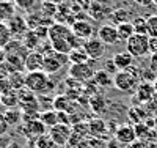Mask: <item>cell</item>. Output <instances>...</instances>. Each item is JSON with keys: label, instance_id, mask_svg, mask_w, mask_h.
<instances>
[{"label": "cell", "instance_id": "39", "mask_svg": "<svg viewBox=\"0 0 157 148\" xmlns=\"http://www.w3.org/2000/svg\"><path fill=\"white\" fill-rule=\"evenodd\" d=\"M134 2L137 5H140V6H151V5H154L152 0H134Z\"/></svg>", "mask_w": 157, "mask_h": 148}, {"label": "cell", "instance_id": "26", "mask_svg": "<svg viewBox=\"0 0 157 148\" xmlns=\"http://www.w3.org/2000/svg\"><path fill=\"white\" fill-rule=\"evenodd\" d=\"M0 104L3 107H8V109H14V107L19 106V91L13 90L8 95H3L2 99H0Z\"/></svg>", "mask_w": 157, "mask_h": 148}, {"label": "cell", "instance_id": "2", "mask_svg": "<svg viewBox=\"0 0 157 148\" xmlns=\"http://www.w3.org/2000/svg\"><path fill=\"white\" fill-rule=\"evenodd\" d=\"M25 88L35 95H46V93L54 90V82L47 73L44 71H35L25 74Z\"/></svg>", "mask_w": 157, "mask_h": 148}, {"label": "cell", "instance_id": "13", "mask_svg": "<svg viewBox=\"0 0 157 148\" xmlns=\"http://www.w3.org/2000/svg\"><path fill=\"white\" fill-rule=\"evenodd\" d=\"M6 25H8V29H10L13 38H14V36H16V38L24 36L25 33L30 30L29 25H27V19L22 18V16H19V14H16L14 18H11V19L6 22Z\"/></svg>", "mask_w": 157, "mask_h": 148}, {"label": "cell", "instance_id": "9", "mask_svg": "<svg viewBox=\"0 0 157 148\" xmlns=\"http://www.w3.org/2000/svg\"><path fill=\"white\" fill-rule=\"evenodd\" d=\"M49 136L52 137L55 146H64L72 139V126L64 125V123H58L54 128L49 129Z\"/></svg>", "mask_w": 157, "mask_h": 148}, {"label": "cell", "instance_id": "36", "mask_svg": "<svg viewBox=\"0 0 157 148\" xmlns=\"http://www.w3.org/2000/svg\"><path fill=\"white\" fill-rule=\"evenodd\" d=\"M8 129H10V125H8L6 118H5V114L0 112V136H5V134L8 132Z\"/></svg>", "mask_w": 157, "mask_h": 148}, {"label": "cell", "instance_id": "30", "mask_svg": "<svg viewBox=\"0 0 157 148\" xmlns=\"http://www.w3.org/2000/svg\"><path fill=\"white\" fill-rule=\"evenodd\" d=\"M146 30L149 38H157V14H149L146 18Z\"/></svg>", "mask_w": 157, "mask_h": 148}, {"label": "cell", "instance_id": "20", "mask_svg": "<svg viewBox=\"0 0 157 148\" xmlns=\"http://www.w3.org/2000/svg\"><path fill=\"white\" fill-rule=\"evenodd\" d=\"M93 82L96 87L105 88V87H112L113 85V76L110 73H107L105 70H96V74L93 77Z\"/></svg>", "mask_w": 157, "mask_h": 148}, {"label": "cell", "instance_id": "31", "mask_svg": "<svg viewBox=\"0 0 157 148\" xmlns=\"http://www.w3.org/2000/svg\"><path fill=\"white\" fill-rule=\"evenodd\" d=\"M33 145H35V148H54L55 146L54 140H52V137L49 136V132L43 134L41 137H38Z\"/></svg>", "mask_w": 157, "mask_h": 148}, {"label": "cell", "instance_id": "25", "mask_svg": "<svg viewBox=\"0 0 157 148\" xmlns=\"http://www.w3.org/2000/svg\"><path fill=\"white\" fill-rule=\"evenodd\" d=\"M8 79H10V82H11V85H13V90L21 91V90L25 88V76H24L21 71H13V73H10Z\"/></svg>", "mask_w": 157, "mask_h": 148}, {"label": "cell", "instance_id": "4", "mask_svg": "<svg viewBox=\"0 0 157 148\" xmlns=\"http://www.w3.org/2000/svg\"><path fill=\"white\" fill-rule=\"evenodd\" d=\"M126 50L134 58L146 57L149 54V36L148 35H138L135 33L132 38L126 41Z\"/></svg>", "mask_w": 157, "mask_h": 148}, {"label": "cell", "instance_id": "14", "mask_svg": "<svg viewBox=\"0 0 157 148\" xmlns=\"http://www.w3.org/2000/svg\"><path fill=\"white\" fill-rule=\"evenodd\" d=\"M71 30L74 32V35L77 36V38H80V39H90V38H93V35H94V27H93V24L91 22H88V21H75L74 24H72V27H71Z\"/></svg>", "mask_w": 157, "mask_h": 148}, {"label": "cell", "instance_id": "40", "mask_svg": "<svg viewBox=\"0 0 157 148\" xmlns=\"http://www.w3.org/2000/svg\"><path fill=\"white\" fill-rule=\"evenodd\" d=\"M6 54H5V47H0V63H5Z\"/></svg>", "mask_w": 157, "mask_h": 148}, {"label": "cell", "instance_id": "22", "mask_svg": "<svg viewBox=\"0 0 157 148\" xmlns=\"http://www.w3.org/2000/svg\"><path fill=\"white\" fill-rule=\"evenodd\" d=\"M68 57H69V63H71V65L88 63V62H91V58L88 57V54L85 52L83 46H82V47H77V49H74V50H71Z\"/></svg>", "mask_w": 157, "mask_h": 148}, {"label": "cell", "instance_id": "3", "mask_svg": "<svg viewBox=\"0 0 157 148\" xmlns=\"http://www.w3.org/2000/svg\"><path fill=\"white\" fill-rule=\"evenodd\" d=\"M138 74L140 73L137 71L135 66H132V68H129L126 71H118L113 76V87L123 93H132L140 85V76Z\"/></svg>", "mask_w": 157, "mask_h": 148}, {"label": "cell", "instance_id": "5", "mask_svg": "<svg viewBox=\"0 0 157 148\" xmlns=\"http://www.w3.org/2000/svg\"><path fill=\"white\" fill-rule=\"evenodd\" d=\"M96 74V70L93 66V60L88 63H77V65H71L68 68V76L80 84H85L88 80H93Z\"/></svg>", "mask_w": 157, "mask_h": 148}, {"label": "cell", "instance_id": "38", "mask_svg": "<svg viewBox=\"0 0 157 148\" xmlns=\"http://www.w3.org/2000/svg\"><path fill=\"white\" fill-rule=\"evenodd\" d=\"M149 54H157V38H149Z\"/></svg>", "mask_w": 157, "mask_h": 148}, {"label": "cell", "instance_id": "16", "mask_svg": "<svg viewBox=\"0 0 157 148\" xmlns=\"http://www.w3.org/2000/svg\"><path fill=\"white\" fill-rule=\"evenodd\" d=\"M112 60H113V63H115L118 71H126V70H129V68H132V66H134V60L135 58L130 55L127 50H124V52L115 54V55L112 57Z\"/></svg>", "mask_w": 157, "mask_h": 148}, {"label": "cell", "instance_id": "27", "mask_svg": "<svg viewBox=\"0 0 157 148\" xmlns=\"http://www.w3.org/2000/svg\"><path fill=\"white\" fill-rule=\"evenodd\" d=\"M110 19H112V22H113L115 25H120V24H124V22H130V21H129V19H130V14H129L127 10L120 8V10L112 11Z\"/></svg>", "mask_w": 157, "mask_h": 148}, {"label": "cell", "instance_id": "17", "mask_svg": "<svg viewBox=\"0 0 157 148\" xmlns=\"http://www.w3.org/2000/svg\"><path fill=\"white\" fill-rule=\"evenodd\" d=\"M135 95H137V98H138L140 101H143V102L151 101V99L154 98V95H155V87H154V84H151V82H141V84L137 87V90H135Z\"/></svg>", "mask_w": 157, "mask_h": 148}, {"label": "cell", "instance_id": "37", "mask_svg": "<svg viewBox=\"0 0 157 148\" xmlns=\"http://www.w3.org/2000/svg\"><path fill=\"white\" fill-rule=\"evenodd\" d=\"M104 70H105L107 73H110L112 76H115L116 73H118V70H116V66H115V63H113V60L110 58L107 63H105V66H104Z\"/></svg>", "mask_w": 157, "mask_h": 148}, {"label": "cell", "instance_id": "24", "mask_svg": "<svg viewBox=\"0 0 157 148\" xmlns=\"http://www.w3.org/2000/svg\"><path fill=\"white\" fill-rule=\"evenodd\" d=\"M116 30H118V35H120L121 41H127L129 38H132L135 35V29H134L132 22H124V24L116 25Z\"/></svg>", "mask_w": 157, "mask_h": 148}, {"label": "cell", "instance_id": "7", "mask_svg": "<svg viewBox=\"0 0 157 148\" xmlns=\"http://www.w3.org/2000/svg\"><path fill=\"white\" fill-rule=\"evenodd\" d=\"M19 109L22 110L24 115H30V117H38L39 115V101L36 98L35 93L32 91H19Z\"/></svg>", "mask_w": 157, "mask_h": 148}, {"label": "cell", "instance_id": "42", "mask_svg": "<svg viewBox=\"0 0 157 148\" xmlns=\"http://www.w3.org/2000/svg\"><path fill=\"white\" fill-rule=\"evenodd\" d=\"M96 148H109L107 145H99V146H96Z\"/></svg>", "mask_w": 157, "mask_h": 148}, {"label": "cell", "instance_id": "1", "mask_svg": "<svg viewBox=\"0 0 157 148\" xmlns=\"http://www.w3.org/2000/svg\"><path fill=\"white\" fill-rule=\"evenodd\" d=\"M29 52L30 50L25 47V44L22 41H19V39H14V38H13L11 41L5 46V54H6L5 63L10 68V73L24 70L25 58H27Z\"/></svg>", "mask_w": 157, "mask_h": 148}, {"label": "cell", "instance_id": "11", "mask_svg": "<svg viewBox=\"0 0 157 148\" xmlns=\"http://www.w3.org/2000/svg\"><path fill=\"white\" fill-rule=\"evenodd\" d=\"M83 49H85V52L88 54V57L91 60H101L104 57V54H105L107 46L104 44L99 38L93 36V38L86 39V41L83 43Z\"/></svg>", "mask_w": 157, "mask_h": 148}, {"label": "cell", "instance_id": "23", "mask_svg": "<svg viewBox=\"0 0 157 148\" xmlns=\"http://www.w3.org/2000/svg\"><path fill=\"white\" fill-rule=\"evenodd\" d=\"M3 114H5V118H6L10 128L11 126H17L21 122H24V120H22L24 118V114H22L21 109H6Z\"/></svg>", "mask_w": 157, "mask_h": 148}, {"label": "cell", "instance_id": "12", "mask_svg": "<svg viewBox=\"0 0 157 148\" xmlns=\"http://www.w3.org/2000/svg\"><path fill=\"white\" fill-rule=\"evenodd\" d=\"M43 68H44V54L39 50H30L27 58H25L24 70H27V73H35V71H43Z\"/></svg>", "mask_w": 157, "mask_h": 148}, {"label": "cell", "instance_id": "44", "mask_svg": "<svg viewBox=\"0 0 157 148\" xmlns=\"http://www.w3.org/2000/svg\"><path fill=\"white\" fill-rule=\"evenodd\" d=\"M152 3H154V6H157V0H152Z\"/></svg>", "mask_w": 157, "mask_h": 148}, {"label": "cell", "instance_id": "33", "mask_svg": "<svg viewBox=\"0 0 157 148\" xmlns=\"http://www.w3.org/2000/svg\"><path fill=\"white\" fill-rule=\"evenodd\" d=\"M104 8H107V6L99 5V3H94L93 6H91V10H90L91 16H93L96 21H101V19H104V18H105V14H104V13H101V10H104Z\"/></svg>", "mask_w": 157, "mask_h": 148}, {"label": "cell", "instance_id": "34", "mask_svg": "<svg viewBox=\"0 0 157 148\" xmlns=\"http://www.w3.org/2000/svg\"><path fill=\"white\" fill-rule=\"evenodd\" d=\"M16 3L19 5V8H21V10L32 11V13H33V10L36 8V6H33V5H35V3H38V0H16Z\"/></svg>", "mask_w": 157, "mask_h": 148}, {"label": "cell", "instance_id": "6", "mask_svg": "<svg viewBox=\"0 0 157 148\" xmlns=\"http://www.w3.org/2000/svg\"><path fill=\"white\" fill-rule=\"evenodd\" d=\"M68 63H69V57L66 55V54H60V52H55V50H50L49 54L44 55V68H43V71L47 73L49 76L55 74L60 70H63Z\"/></svg>", "mask_w": 157, "mask_h": 148}, {"label": "cell", "instance_id": "8", "mask_svg": "<svg viewBox=\"0 0 157 148\" xmlns=\"http://www.w3.org/2000/svg\"><path fill=\"white\" fill-rule=\"evenodd\" d=\"M24 125H22V134L27 137L30 142L35 143L38 137H41L44 132V125L39 122V117H24Z\"/></svg>", "mask_w": 157, "mask_h": 148}, {"label": "cell", "instance_id": "29", "mask_svg": "<svg viewBox=\"0 0 157 148\" xmlns=\"http://www.w3.org/2000/svg\"><path fill=\"white\" fill-rule=\"evenodd\" d=\"M13 39V35L8 29L6 22H0V47H5Z\"/></svg>", "mask_w": 157, "mask_h": 148}, {"label": "cell", "instance_id": "18", "mask_svg": "<svg viewBox=\"0 0 157 148\" xmlns=\"http://www.w3.org/2000/svg\"><path fill=\"white\" fill-rule=\"evenodd\" d=\"M17 14L16 6L10 0H0V22H8L11 18Z\"/></svg>", "mask_w": 157, "mask_h": 148}, {"label": "cell", "instance_id": "19", "mask_svg": "<svg viewBox=\"0 0 157 148\" xmlns=\"http://www.w3.org/2000/svg\"><path fill=\"white\" fill-rule=\"evenodd\" d=\"M39 122H41L46 128H54L55 125L60 123V117H58V112L55 109L52 110H44V112H39Z\"/></svg>", "mask_w": 157, "mask_h": 148}, {"label": "cell", "instance_id": "15", "mask_svg": "<svg viewBox=\"0 0 157 148\" xmlns=\"http://www.w3.org/2000/svg\"><path fill=\"white\" fill-rule=\"evenodd\" d=\"M115 139L120 142V143H123L124 146H126V145H130V143H134L135 139H137L135 128L129 126V125L120 126V128L116 129V132H115Z\"/></svg>", "mask_w": 157, "mask_h": 148}, {"label": "cell", "instance_id": "41", "mask_svg": "<svg viewBox=\"0 0 157 148\" xmlns=\"http://www.w3.org/2000/svg\"><path fill=\"white\" fill-rule=\"evenodd\" d=\"M152 101H154V102L157 104V91H155V95H154V98H152Z\"/></svg>", "mask_w": 157, "mask_h": 148}, {"label": "cell", "instance_id": "21", "mask_svg": "<svg viewBox=\"0 0 157 148\" xmlns=\"http://www.w3.org/2000/svg\"><path fill=\"white\" fill-rule=\"evenodd\" d=\"M21 41L25 44V47H27L29 50H38V46L41 44V38L36 35L35 30H29L27 33L22 36Z\"/></svg>", "mask_w": 157, "mask_h": 148}, {"label": "cell", "instance_id": "10", "mask_svg": "<svg viewBox=\"0 0 157 148\" xmlns=\"http://www.w3.org/2000/svg\"><path fill=\"white\" fill-rule=\"evenodd\" d=\"M98 38L105 46H116L121 41L120 35H118V30H116V25H112V24L101 25L99 30H98Z\"/></svg>", "mask_w": 157, "mask_h": 148}, {"label": "cell", "instance_id": "32", "mask_svg": "<svg viewBox=\"0 0 157 148\" xmlns=\"http://www.w3.org/2000/svg\"><path fill=\"white\" fill-rule=\"evenodd\" d=\"M132 24H134L135 33H138V35H148V30H146V18L138 16V18H135L132 21Z\"/></svg>", "mask_w": 157, "mask_h": 148}, {"label": "cell", "instance_id": "28", "mask_svg": "<svg viewBox=\"0 0 157 148\" xmlns=\"http://www.w3.org/2000/svg\"><path fill=\"white\" fill-rule=\"evenodd\" d=\"M88 128H90V134H93V136H101L102 132H105V123L101 118H96L93 122H90Z\"/></svg>", "mask_w": 157, "mask_h": 148}, {"label": "cell", "instance_id": "35", "mask_svg": "<svg viewBox=\"0 0 157 148\" xmlns=\"http://www.w3.org/2000/svg\"><path fill=\"white\" fill-rule=\"evenodd\" d=\"M10 91H13V85L10 82V79L5 77V79H0V95H8Z\"/></svg>", "mask_w": 157, "mask_h": 148}, {"label": "cell", "instance_id": "43", "mask_svg": "<svg viewBox=\"0 0 157 148\" xmlns=\"http://www.w3.org/2000/svg\"><path fill=\"white\" fill-rule=\"evenodd\" d=\"M154 82H155V84H154V87H155V91H157V77H155V80H154Z\"/></svg>", "mask_w": 157, "mask_h": 148}]
</instances>
